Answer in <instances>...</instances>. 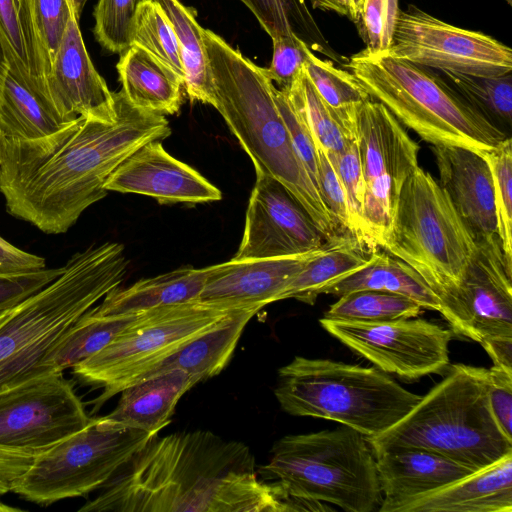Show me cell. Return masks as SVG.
I'll return each instance as SVG.
<instances>
[{
	"instance_id": "74e56055",
	"label": "cell",
	"mask_w": 512,
	"mask_h": 512,
	"mask_svg": "<svg viewBox=\"0 0 512 512\" xmlns=\"http://www.w3.org/2000/svg\"><path fill=\"white\" fill-rule=\"evenodd\" d=\"M450 86L470 105L495 122L511 126L512 74L474 76L442 72Z\"/></svg>"
},
{
	"instance_id": "2e32d148",
	"label": "cell",
	"mask_w": 512,
	"mask_h": 512,
	"mask_svg": "<svg viewBox=\"0 0 512 512\" xmlns=\"http://www.w3.org/2000/svg\"><path fill=\"white\" fill-rule=\"evenodd\" d=\"M329 242L313 220L276 179L256 172L245 226L233 258H275L317 250Z\"/></svg>"
},
{
	"instance_id": "1f68e13d",
	"label": "cell",
	"mask_w": 512,
	"mask_h": 512,
	"mask_svg": "<svg viewBox=\"0 0 512 512\" xmlns=\"http://www.w3.org/2000/svg\"><path fill=\"white\" fill-rule=\"evenodd\" d=\"M157 2L171 23L177 38L184 67V88L191 102L213 106V83L204 43V28L197 19V11L180 0H153Z\"/></svg>"
},
{
	"instance_id": "484cf974",
	"label": "cell",
	"mask_w": 512,
	"mask_h": 512,
	"mask_svg": "<svg viewBox=\"0 0 512 512\" xmlns=\"http://www.w3.org/2000/svg\"><path fill=\"white\" fill-rule=\"evenodd\" d=\"M124 96L135 107L161 115L176 114L184 80L146 50L131 45L117 63Z\"/></svg>"
},
{
	"instance_id": "d590c367",
	"label": "cell",
	"mask_w": 512,
	"mask_h": 512,
	"mask_svg": "<svg viewBox=\"0 0 512 512\" xmlns=\"http://www.w3.org/2000/svg\"><path fill=\"white\" fill-rule=\"evenodd\" d=\"M422 307L402 295L357 290L344 294L330 306L324 318L350 322H387L416 317Z\"/></svg>"
},
{
	"instance_id": "e575fe53",
	"label": "cell",
	"mask_w": 512,
	"mask_h": 512,
	"mask_svg": "<svg viewBox=\"0 0 512 512\" xmlns=\"http://www.w3.org/2000/svg\"><path fill=\"white\" fill-rule=\"evenodd\" d=\"M283 91L301 111L316 143L326 152H340L356 139V123L346 122L320 97L304 70Z\"/></svg>"
},
{
	"instance_id": "ffe728a7",
	"label": "cell",
	"mask_w": 512,
	"mask_h": 512,
	"mask_svg": "<svg viewBox=\"0 0 512 512\" xmlns=\"http://www.w3.org/2000/svg\"><path fill=\"white\" fill-rule=\"evenodd\" d=\"M325 246L294 256L232 258L227 262L209 266L198 300L232 308H263L269 303L279 301L290 281Z\"/></svg>"
},
{
	"instance_id": "7a4b0ae2",
	"label": "cell",
	"mask_w": 512,
	"mask_h": 512,
	"mask_svg": "<svg viewBox=\"0 0 512 512\" xmlns=\"http://www.w3.org/2000/svg\"><path fill=\"white\" fill-rule=\"evenodd\" d=\"M80 512H285L241 442L209 431L152 436Z\"/></svg>"
},
{
	"instance_id": "6da1fadb",
	"label": "cell",
	"mask_w": 512,
	"mask_h": 512,
	"mask_svg": "<svg viewBox=\"0 0 512 512\" xmlns=\"http://www.w3.org/2000/svg\"><path fill=\"white\" fill-rule=\"evenodd\" d=\"M112 121L78 116L36 139L0 133V192L6 210L47 234L67 232L104 198L112 172L144 144L169 137L164 115L133 106L114 92Z\"/></svg>"
},
{
	"instance_id": "c3c4849f",
	"label": "cell",
	"mask_w": 512,
	"mask_h": 512,
	"mask_svg": "<svg viewBox=\"0 0 512 512\" xmlns=\"http://www.w3.org/2000/svg\"><path fill=\"white\" fill-rule=\"evenodd\" d=\"M488 401L503 434L512 440V373L499 366L488 370Z\"/></svg>"
},
{
	"instance_id": "8d00e7d4",
	"label": "cell",
	"mask_w": 512,
	"mask_h": 512,
	"mask_svg": "<svg viewBox=\"0 0 512 512\" xmlns=\"http://www.w3.org/2000/svg\"><path fill=\"white\" fill-rule=\"evenodd\" d=\"M303 70L320 97L346 122L355 124L358 108L371 99L357 78L332 61L317 57L313 51Z\"/></svg>"
},
{
	"instance_id": "6f0895ef",
	"label": "cell",
	"mask_w": 512,
	"mask_h": 512,
	"mask_svg": "<svg viewBox=\"0 0 512 512\" xmlns=\"http://www.w3.org/2000/svg\"><path fill=\"white\" fill-rule=\"evenodd\" d=\"M87 1L88 0H69L78 19L80 18L83 8Z\"/></svg>"
},
{
	"instance_id": "b9f144b4",
	"label": "cell",
	"mask_w": 512,
	"mask_h": 512,
	"mask_svg": "<svg viewBox=\"0 0 512 512\" xmlns=\"http://www.w3.org/2000/svg\"><path fill=\"white\" fill-rule=\"evenodd\" d=\"M400 8L398 0H364L355 23L368 54L386 53L393 40Z\"/></svg>"
},
{
	"instance_id": "bcb514c9",
	"label": "cell",
	"mask_w": 512,
	"mask_h": 512,
	"mask_svg": "<svg viewBox=\"0 0 512 512\" xmlns=\"http://www.w3.org/2000/svg\"><path fill=\"white\" fill-rule=\"evenodd\" d=\"M275 96L280 113L289 131L295 151L317 188V145L301 111L292 103L287 93L276 87ZM319 192V191H318Z\"/></svg>"
},
{
	"instance_id": "30bf717a",
	"label": "cell",
	"mask_w": 512,
	"mask_h": 512,
	"mask_svg": "<svg viewBox=\"0 0 512 512\" xmlns=\"http://www.w3.org/2000/svg\"><path fill=\"white\" fill-rule=\"evenodd\" d=\"M234 309L194 300L145 311L107 346L75 365L72 372L82 382L103 389L94 400L98 409L146 368L209 330Z\"/></svg>"
},
{
	"instance_id": "db71d44e",
	"label": "cell",
	"mask_w": 512,
	"mask_h": 512,
	"mask_svg": "<svg viewBox=\"0 0 512 512\" xmlns=\"http://www.w3.org/2000/svg\"><path fill=\"white\" fill-rule=\"evenodd\" d=\"M327 10L335 11L340 15L352 16V0H326Z\"/></svg>"
},
{
	"instance_id": "ac0fdd59",
	"label": "cell",
	"mask_w": 512,
	"mask_h": 512,
	"mask_svg": "<svg viewBox=\"0 0 512 512\" xmlns=\"http://www.w3.org/2000/svg\"><path fill=\"white\" fill-rule=\"evenodd\" d=\"M75 14L46 75L49 99L65 122L78 116L112 121L117 116L111 92L86 50Z\"/></svg>"
},
{
	"instance_id": "44dd1931",
	"label": "cell",
	"mask_w": 512,
	"mask_h": 512,
	"mask_svg": "<svg viewBox=\"0 0 512 512\" xmlns=\"http://www.w3.org/2000/svg\"><path fill=\"white\" fill-rule=\"evenodd\" d=\"M439 184L477 240L499 239L494 186L485 159L458 146H433Z\"/></svg>"
},
{
	"instance_id": "680465c9",
	"label": "cell",
	"mask_w": 512,
	"mask_h": 512,
	"mask_svg": "<svg viewBox=\"0 0 512 512\" xmlns=\"http://www.w3.org/2000/svg\"><path fill=\"white\" fill-rule=\"evenodd\" d=\"M0 512H23V510L0 502Z\"/></svg>"
},
{
	"instance_id": "f5cc1de1",
	"label": "cell",
	"mask_w": 512,
	"mask_h": 512,
	"mask_svg": "<svg viewBox=\"0 0 512 512\" xmlns=\"http://www.w3.org/2000/svg\"><path fill=\"white\" fill-rule=\"evenodd\" d=\"M495 366L512 373V337H493L480 342Z\"/></svg>"
},
{
	"instance_id": "8992f818",
	"label": "cell",
	"mask_w": 512,
	"mask_h": 512,
	"mask_svg": "<svg viewBox=\"0 0 512 512\" xmlns=\"http://www.w3.org/2000/svg\"><path fill=\"white\" fill-rule=\"evenodd\" d=\"M346 68L372 99L432 146H458L480 156L509 135L450 85L422 66L387 53L352 55Z\"/></svg>"
},
{
	"instance_id": "f1b7e54d",
	"label": "cell",
	"mask_w": 512,
	"mask_h": 512,
	"mask_svg": "<svg viewBox=\"0 0 512 512\" xmlns=\"http://www.w3.org/2000/svg\"><path fill=\"white\" fill-rule=\"evenodd\" d=\"M66 124L48 97L9 68L0 87L2 135L36 139L51 134Z\"/></svg>"
},
{
	"instance_id": "11a10c76",
	"label": "cell",
	"mask_w": 512,
	"mask_h": 512,
	"mask_svg": "<svg viewBox=\"0 0 512 512\" xmlns=\"http://www.w3.org/2000/svg\"><path fill=\"white\" fill-rule=\"evenodd\" d=\"M9 68V54L0 36V87Z\"/></svg>"
},
{
	"instance_id": "d4e9b609",
	"label": "cell",
	"mask_w": 512,
	"mask_h": 512,
	"mask_svg": "<svg viewBox=\"0 0 512 512\" xmlns=\"http://www.w3.org/2000/svg\"><path fill=\"white\" fill-rule=\"evenodd\" d=\"M261 309L243 307L232 310L209 330L146 368L127 386L175 370L198 376L201 381L216 376L231 359L249 320Z\"/></svg>"
},
{
	"instance_id": "ee69618b",
	"label": "cell",
	"mask_w": 512,
	"mask_h": 512,
	"mask_svg": "<svg viewBox=\"0 0 512 512\" xmlns=\"http://www.w3.org/2000/svg\"><path fill=\"white\" fill-rule=\"evenodd\" d=\"M32 5L36 31L51 67L75 12L69 0H32Z\"/></svg>"
},
{
	"instance_id": "7402d4cb",
	"label": "cell",
	"mask_w": 512,
	"mask_h": 512,
	"mask_svg": "<svg viewBox=\"0 0 512 512\" xmlns=\"http://www.w3.org/2000/svg\"><path fill=\"white\" fill-rule=\"evenodd\" d=\"M380 483V512L399 503L441 489L474 471L440 454L395 447L373 452Z\"/></svg>"
},
{
	"instance_id": "f546056e",
	"label": "cell",
	"mask_w": 512,
	"mask_h": 512,
	"mask_svg": "<svg viewBox=\"0 0 512 512\" xmlns=\"http://www.w3.org/2000/svg\"><path fill=\"white\" fill-rule=\"evenodd\" d=\"M0 36L10 68L49 99L46 75L50 65L36 31L32 0H0Z\"/></svg>"
},
{
	"instance_id": "cb8c5ba5",
	"label": "cell",
	"mask_w": 512,
	"mask_h": 512,
	"mask_svg": "<svg viewBox=\"0 0 512 512\" xmlns=\"http://www.w3.org/2000/svg\"><path fill=\"white\" fill-rule=\"evenodd\" d=\"M198 376L175 370L151 377L121 390L115 409L96 418L102 429H140L158 433L170 423L181 397L197 383Z\"/></svg>"
},
{
	"instance_id": "ab89813d",
	"label": "cell",
	"mask_w": 512,
	"mask_h": 512,
	"mask_svg": "<svg viewBox=\"0 0 512 512\" xmlns=\"http://www.w3.org/2000/svg\"><path fill=\"white\" fill-rule=\"evenodd\" d=\"M493 179L497 232L505 260L512 267V140L481 155Z\"/></svg>"
},
{
	"instance_id": "60d3db41",
	"label": "cell",
	"mask_w": 512,
	"mask_h": 512,
	"mask_svg": "<svg viewBox=\"0 0 512 512\" xmlns=\"http://www.w3.org/2000/svg\"><path fill=\"white\" fill-rule=\"evenodd\" d=\"M144 0H98L94 10V35L111 53H123L131 46L134 20Z\"/></svg>"
},
{
	"instance_id": "8fae6325",
	"label": "cell",
	"mask_w": 512,
	"mask_h": 512,
	"mask_svg": "<svg viewBox=\"0 0 512 512\" xmlns=\"http://www.w3.org/2000/svg\"><path fill=\"white\" fill-rule=\"evenodd\" d=\"M156 434L131 428L102 429L92 418L83 429L38 453L12 492L44 506L89 494L109 481Z\"/></svg>"
},
{
	"instance_id": "ba28073f",
	"label": "cell",
	"mask_w": 512,
	"mask_h": 512,
	"mask_svg": "<svg viewBox=\"0 0 512 512\" xmlns=\"http://www.w3.org/2000/svg\"><path fill=\"white\" fill-rule=\"evenodd\" d=\"M271 453L259 474L292 497L334 504L348 512H371L381 504L372 449L367 437L350 427L287 435Z\"/></svg>"
},
{
	"instance_id": "f907efd6",
	"label": "cell",
	"mask_w": 512,
	"mask_h": 512,
	"mask_svg": "<svg viewBox=\"0 0 512 512\" xmlns=\"http://www.w3.org/2000/svg\"><path fill=\"white\" fill-rule=\"evenodd\" d=\"M44 268L43 257L26 252L0 236V278L26 275Z\"/></svg>"
},
{
	"instance_id": "5bb4252c",
	"label": "cell",
	"mask_w": 512,
	"mask_h": 512,
	"mask_svg": "<svg viewBox=\"0 0 512 512\" xmlns=\"http://www.w3.org/2000/svg\"><path fill=\"white\" fill-rule=\"evenodd\" d=\"M91 420L63 373L37 376L0 393V446L34 452L52 447Z\"/></svg>"
},
{
	"instance_id": "816d5d0a",
	"label": "cell",
	"mask_w": 512,
	"mask_h": 512,
	"mask_svg": "<svg viewBox=\"0 0 512 512\" xmlns=\"http://www.w3.org/2000/svg\"><path fill=\"white\" fill-rule=\"evenodd\" d=\"M36 455L0 446V496L12 491L14 483L27 471Z\"/></svg>"
},
{
	"instance_id": "83f0119b",
	"label": "cell",
	"mask_w": 512,
	"mask_h": 512,
	"mask_svg": "<svg viewBox=\"0 0 512 512\" xmlns=\"http://www.w3.org/2000/svg\"><path fill=\"white\" fill-rule=\"evenodd\" d=\"M357 290H377L405 296L422 308L441 312L438 296L421 276L402 260L374 252L361 269L324 286L321 294L340 297Z\"/></svg>"
},
{
	"instance_id": "4fadbf2b",
	"label": "cell",
	"mask_w": 512,
	"mask_h": 512,
	"mask_svg": "<svg viewBox=\"0 0 512 512\" xmlns=\"http://www.w3.org/2000/svg\"><path fill=\"white\" fill-rule=\"evenodd\" d=\"M400 10L387 54L440 72L502 76L512 72V50L490 35L446 23L416 6Z\"/></svg>"
},
{
	"instance_id": "d6986e66",
	"label": "cell",
	"mask_w": 512,
	"mask_h": 512,
	"mask_svg": "<svg viewBox=\"0 0 512 512\" xmlns=\"http://www.w3.org/2000/svg\"><path fill=\"white\" fill-rule=\"evenodd\" d=\"M107 191L152 197L159 203H204L222 198L221 191L188 164L170 155L159 140L128 156L108 177Z\"/></svg>"
},
{
	"instance_id": "f35d334b",
	"label": "cell",
	"mask_w": 512,
	"mask_h": 512,
	"mask_svg": "<svg viewBox=\"0 0 512 512\" xmlns=\"http://www.w3.org/2000/svg\"><path fill=\"white\" fill-rule=\"evenodd\" d=\"M131 45L146 50L185 81L176 35L157 2L144 0L139 5L134 20Z\"/></svg>"
},
{
	"instance_id": "4dcf8cb0",
	"label": "cell",
	"mask_w": 512,
	"mask_h": 512,
	"mask_svg": "<svg viewBox=\"0 0 512 512\" xmlns=\"http://www.w3.org/2000/svg\"><path fill=\"white\" fill-rule=\"evenodd\" d=\"M142 314L108 315L90 308L45 357L42 363L44 373H63L73 368L107 346L136 323Z\"/></svg>"
},
{
	"instance_id": "d6a6232c",
	"label": "cell",
	"mask_w": 512,
	"mask_h": 512,
	"mask_svg": "<svg viewBox=\"0 0 512 512\" xmlns=\"http://www.w3.org/2000/svg\"><path fill=\"white\" fill-rule=\"evenodd\" d=\"M369 260L350 239L331 242L304 265L279 300L294 298L313 305L324 286L361 269Z\"/></svg>"
},
{
	"instance_id": "7c38bea8",
	"label": "cell",
	"mask_w": 512,
	"mask_h": 512,
	"mask_svg": "<svg viewBox=\"0 0 512 512\" xmlns=\"http://www.w3.org/2000/svg\"><path fill=\"white\" fill-rule=\"evenodd\" d=\"M356 140L364 183L358 243L382 248L401 189L418 166L419 145L397 118L372 98L357 110Z\"/></svg>"
},
{
	"instance_id": "7dc6e473",
	"label": "cell",
	"mask_w": 512,
	"mask_h": 512,
	"mask_svg": "<svg viewBox=\"0 0 512 512\" xmlns=\"http://www.w3.org/2000/svg\"><path fill=\"white\" fill-rule=\"evenodd\" d=\"M318 154L317 188L321 199L338 226L350 233V217L342 183L326 151L316 143Z\"/></svg>"
},
{
	"instance_id": "9a60e30c",
	"label": "cell",
	"mask_w": 512,
	"mask_h": 512,
	"mask_svg": "<svg viewBox=\"0 0 512 512\" xmlns=\"http://www.w3.org/2000/svg\"><path fill=\"white\" fill-rule=\"evenodd\" d=\"M350 322L327 318L320 325L381 371L416 379L443 372L449 365L453 330L423 319Z\"/></svg>"
},
{
	"instance_id": "7bdbcfd3",
	"label": "cell",
	"mask_w": 512,
	"mask_h": 512,
	"mask_svg": "<svg viewBox=\"0 0 512 512\" xmlns=\"http://www.w3.org/2000/svg\"><path fill=\"white\" fill-rule=\"evenodd\" d=\"M326 154L344 188L350 217V234L358 243L362 224L364 183L357 140L351 141L340 152Z\"/></svg>"
},
{
	"instance_id": "52a82bcc",
	"label": "cell",
	"mask_w": 512,
	"mask_h": 512,
	"mask_svg": "<svg viewBox=\"0 0 512 512\" xmlns=\"http://www.w3.org/2000/svg\"><path fill=\"white\" fill-rule=\"evenodd\" d=\"M274 393L290 415L333 420L366 437L385 432L422 398L381 370L301 356L278 370Z\"/></svg>"
},
{
	"instance_id": "3957f363",
	"label": "cell",
	"mask_w": 512,
	"mask_h": 512,
	"mask_svg": "<svg viewBox=\"0 0 512 512\" xmlns=\"http://www.w3.org/2000/svg\"><path fill=\"white\" fill-rule=\"evenodd\" d=\"M213 106L252 160L255 171L279 181L303 206L329 242L339 227L300 161L264 68L222 37L204 29Z\"/></svg>"
},
{
	"instance_id": "5b68a950",
	"label": "cell",
	"mask_w": 512,
	"mask_h": 512,
	"mask_svg": "<svg viewBox=\"0 0 512 512\" xmlns=\"http://www.w3.org/2000/svg\"><path fill=\"white\" fill-rule=\"evenodd\" d=\"M372 452L415 447L440 454L473 471L512 453L488 401V369L455 364L397 423L367 437Z\"/></svg>"
},
{
	"instance_id": "9f6ffc18",
	"label": "cell",
	"mask_w": 512,
	"mask_h": 512,
	"mask_svg": "<svg viewBox=\"0 0 512 512\" xmlns=\"http://www.w3.org/2000/svg\"><path fill=\"white\" fill-rule=\"evenodd\" d=\"M364 0H352V16L351 20L356 23L363 6Z\"/></svg>"
},
{
	"instance_id": "277c9868",
	"label": "cell",
	"mask_w": 512,
	"mask_h": 512,
	"mask_svg": "<svg viewBox=\"0 0 512 512\" xmlns=\"http://www.w3.org/2000/svg\"><path fill=\"white\" fill-rule=\"evenodd\" d=\"M124 246L91 245L75 253L42 289L0 312V393L45 375L42 363L69 328L120 286L127 272Z\"/></svg>"
},
{
	"instance_id": "836d02e7",
	"label": "cell",
	"mask_w": 512,
	"mask_h": 512,
	"mask_svg": "<svg viewBox=\"0 0 512 512\" xmlns=\"http://www.w3.org/2000/svg\"><path fill=\"white\" fill-rule=\"evenodd\" d=\"M239 1L253 13L272 39L282 35L295 34L311 50H316L340 61V57L326 42L304 0Z\"/></svg>"
},
{
	"instance_id": "91938a15",
	"label": "cell",
	"mask_w": 512,
	"mask_h": 512,
	"mask_svg": "<svg viewBox=\"0 0 512 512\" xmlns=\"http://www.w3.org/2000/svg\"><path fill=\"white\" fill-rule=\"evenodd\" d=\"M313 8L327 10L326 0H310Z\"/></svg>"
},
{
	"instance_id": "4316f807",
	"label": "cell",
	"mask_w": 512,
	"mask_h": 512,
	"mask_svg": "<svg viewBox=\"0 0 512 512\" xmlns=\"http://www.w3.org/2000/svg\"><path fill=\"white\" fill-rule=\"evenodd\" d=\"M208 267H182L151 278L141 279L129 287L119 286L93 306L101 314H137L151 309L198 300Z\"/></svg>"
},
{
	"instance_id": "603a6c76",
	"label": "cell",
	"mask_w": 512,
	"mask_h": 512,
	"mask_svg": "<svg viewBox=\"0 0 512 512\" xmlns=\"http://www.w3.org/2000/svg\"><path fill=\"white\" fill-rule=\"evenodd\" d=\"M512 453L441 488L397 504L391 512H511Z\"/></svg>"
},
{
	"instance_id": "f6af8a7d",
	"label": "cell",
	"mask_w": 512,
	"mask_h": 512,
	"mask_svg": "<svg viewBox=\"0 0 512 512\" xmlns=\"http://www.w3.org/2000/svg\"><path fill=\"white\" fill-rule=\"evenodd\" d=\"M273 57L268 68H264L266 76L280 90L289 89L304 68V64L312 51L297 35H282L272 39Z\"/></svg>"
},
{
	"instance_id": "e0dca14e",
	"label": "cell",
	"mask_w": 512,
	"mask_h": 512,
	"mask_svg": "<svg viewBox=\"0 0 512 512\" xmlns=\"http://www.w3.org/2000/svg\"><path fill=\"white\" fill-rule=\"evenodd\" d=\"M442 315L454 332L479 343L512 337V267L499 239L478 240L477 253Z\"/></svg>"
},
{
	"instance_id": "681fc988",
	"label": "cell",
	"mask_w": 512,
	"mask_h": 512,
	"mask_svg": "<svg viewBox=\"0 0 512 512\" xmlns=\"http://www.w3.org/2000/svg\"><path fill=\"white\" fill-rule=\"evenodd\" d=\"M63 271L64 266L44 268L21 276L0 278V312L42 289Z\"/></svg>"
},
{
	"instance_id": "9c48e42d",
	"label": "cell",
	"mask_w": 512,
	"mask_h": 512,
	"mask_svg": "<svg viewBox=\"0 0 512 512\" xmlns=\"http://www.w3.org/2000/svg\"><path fill=\"white\" fill-rule=\"evenodd\" d=\"M414 269L441 302L452 301L478 250V240L448 194L419 165L405 181L382 246Z\"/></svg>"
}]
</instances>
